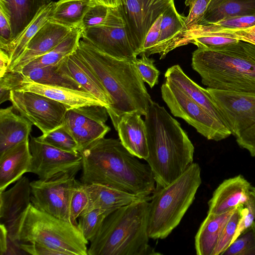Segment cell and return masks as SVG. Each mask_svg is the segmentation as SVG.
Listing matches in <instances>:
<instances>
[{"label": "cell", "instance_id": "cell-33", "mask_svg": "<svg viewBox=\"0 0 255 255\" xmlns=\"http://www.w3.org/2000/svg\"><path fill=\"white\" fill-rule=\"evenodd\" d=\"M58 63L54 65L34 68L21 73L30 80L39 84L86 91L74 79L60 72L58 68Z\"/></svg>", "mask_w": 255, "mask_h": 255}, {"label": "cell", "instance_id": "cell-27", "mask_svg": "<svg viewBox=\"0 0 255 255\" xmlns=\"http://www.w3.org/2000/svg\"><path fill=\"white\" fill-rule=\"evenodd\" d=\"M236 208L218 215L207 214L195 237L197 255H212L226 224Z\"/></svg>", "mask_w": 255, "mask_h": 255}, {"label": "cell", "instance_id": "cell-46", "mask_svg": "<svg viewBox=\"0 0 255 255\" xmlns=\"http://www.w3.org/2000/svg\"><path fill=\"white\" fill-rule=\"evenodd\" d=\"M109 7L94 3L89 8L82 19L81 28L83 29L102 23L105 19Z\"/></svg>", "mask_w": 255, "mask_h": 255}, {"label": "cell", "instance_id": "cell-38", "mask_svg": "<svg viewBox=\"0 0 255 255\" xmlns=\"http://www.w3.org/2000/svg\"><path fill=\"white\" fill-rule=\"evenodd\" d=\"M222 255H255V223L241 234Z\"/></svg>", "mask_w": 255, "mask_h": 255}, {"label": "cell", "instance_id": "cell-32", "mask_svg": "<svg viewBox=\"0 0 255 255\" xmlns=\"http://www.w3.org/2000/svg\"><path fill=\"white\" fill-rule=\"evenodd\" d=\"M82 31V29L80 27L73 28L68 36L57 46L46 54L31 61L20 72L54 65L59 63L76 50L81 38Z\"/></svg>", "mask_w": 255, "mask_h": 255}, {"label": "cell", "instance_id": "cell-22", "mask_svg": "<svg viewBox=\"0 0 255 255\" xmlns=\"http://www.w3.org/2000/svg\"><path fill=\"white\" fill-rule=\"evenodd\" d=\"M141 116L136 112L126 114L116 130L123 145L136 157L145 160L148 155L146 128Z\"/></svg>", "mask_w": 255, "mask_h": 255}, {"label": "cell", "instance_id": "cell-42", "mask_svg": "<svg viewBox=\"0 0 255 255\" xmlns=\"http://www.w3.org/2000/svg\"><path fill=\"white\" fill-rule=\"evenodd\" d=\"M154 60L148 58L145 54L142 53L140 58H136L134 64L144 82L151 88L158 83L159 71L153 64Z\"/></svg>", "mask_w": 255, "mask_h": 255}, {"label": "cell", "instance_id": "cell-26", "mask_svg": "<svg viewBox=\"0 0 255 255\" xmlns=\"http://www.w3.org/2000/svg\"><path fill=\"white\" fill-rule=\"evenodd\" d=\"M164 76L166 80L181 89L213 117L223 123L221 115L207 89L192 80L179 65H174L168 68Z\"/></svg>", "mask_w": 255, "mask_h": 255}, {"label": "cell", "instance_id": "cell-52", "mask_svg": "<svg viewBox=\"0 0 255 255\" xmlns=\"http://www.w3.org/2000/svg\"><path fill=\"white\" fill-rule=\"evenodd\" d=\"M93 3L104 5L108 7L117 8L120 5V0H92Z\"/></svg>", "mask_w": 255, "mask_h": 255}, {"label": "cell", "instance_id": "cell-10", "mask_svg": "<svg viewBox=\"0 0 255 255\" xmlns=\"http://www.w3.org/2000/svg\"><path fill=\"white\" fill-rule=\"evenodd\" d=\"M81 39L114 58L129 61L137 58L118 7H109L107 15L102 23L83 29Z\"/></svg>", "mask_w": 255, "mask_h": 255}, {"label": "cell", "instance_id": "cell-24", "mask_svg": "<svg viewBox=\"0 0 255 255\" xmlns=\"http://www.w3.org/2000/svg\"><path fill=\"white\" fill-rule=\"evenodd\" d=\"M159 38L156 44L145 53L147 56L158 54L164 58L172 50L181 46L179 34L182 29L185 17L177 11L174 2L162 14Z\"/></svg>", "mask_w": 255, "mask_h": 255}, {"label": "cell", "instance_id": "cell-35", "mask_svg": "<svg viewBox=\"0 0 255 255\" xmlns=\"http://www.w3.org/2000/svg\"><path fill=\"white\" fill-rule=\"evenodd\" d=\"M109 215L104 210L95 208L81 214L78 218V227L88 242L95 238L106 217Z\"/></svg>", "mask_w": 255, "mask_h": 255}, {"label": "cell", "instance_id": "cell-6", "mask_svg": "<svg viewBox=\"0 0 255 255\" xmlns=\"http://www.w3.org/2000/svg\"><path fill=\"white\" fill-rule=\"evenodd\" d=\"M202 182L201 168L193 162L168 185L150 196L148 224L150 239L166 238L179 224Z\"/></svg>", "mask_w": 255, "mask_h": 255}, {"label": "cell", "instance_id": "cell-12", "mask_svg": "<svg viewBox=\"0 0 255 255\" xmlns=\"http://www.w3.org/2000/svg\"><path fill=\"white\" fill-rule=\"evenodd\" d=\"M10 101L14 110L44 134L62 126L69 110L59 102L32 92L11 91Z\"/></svg>", "mask_w": 255, "mask_h": 255}, {"label": "cell", "instance_id": "cell-19", "mask_svg": "<svg viewBox=\"0 0 255 255\" xmlns=\"http://www.w3.org/2000/svg\"><path fill=\"white\" fill-rule=\"evenodd\" d=\"M17 90L39 94L64 104L69 109L93 105L105 107L102 102L89 92L39 84L30 80L24 75Z\"/></svg>", "mask_w": 255, "mask_h": 255}, {"label": "cell", "instance_id": "cell-15", "mask_svg": "<svg viewBox=\"0 0 255 255\" xmlns=\"http://www.w3.org/2000/svg\"><path fill=\"white\" fill-rule=\"evenodd\" d=\"M32 159L28 172L41 180H49L65 172L82 169V157L79 152H69L42 142L36 137L29 140Z\"/></svg>", "mask_w": 255, "mask_h": 255}, {"label": "cell", "instance_id": "cell-39", "mask_svg": "<svg viewBox=\"0 0 255 255\" xmlns=\"http://www.w3.org/2000/svg\"><path fill=\"white\" fill-rule=\"evenodd\" d=\"M240 206L236 209L226 224L212 255H222L231 244L241 217Z\"/></svg>", "mask_w": 255, "mask_h": 255}, {"label": "cell", "instance_id": "cell-9", "mask_svg": "<svg viewBox=\"0 0 255 255\" xmlns=\"http://www.w3.org/2000/svg\"><path fill=\"white\" fill-rule=\"evenodd\" d=\"M162 99L173 116L183 119L208 140L220 141L231 134L227 127L171 81L161 87Z\"/></svg>", "mask_w": 255, "mask_h": 255}, {"label": "cell", "instance_id": "cell-21", "mask_svg": "<svg viewBox=\"0 0 255 255\" xmlns=\"http://www.w3.org/2000/svg\"><path fill=\"white\" fill-rule=\"evenodd\" d=\"M31 159L29 139L0 155V192L28 172Z\"/></svg>", "mask_w": 255, "mask_h": 255}, {"label": "cell", "instance_id": "cell-53", "mask_svg": "<svg viewBox=\"0 0 255 255\" xmlns=\"http://www.w3.org/2000/svg\"><path fill=\"white\" fill-rule=\"evenodd\" d=\"M251 194L255 199V187L252 186L251 190Z\"/></svg>", "mask_w": 255, "mask_h": 255}, {"label": "cell", "instance_id": "cell-29", "mask_svg": "<svg viewBox=\"0 0 255 255\" xmlns=\"http://www.w3.org/2000/svg\"><path fill=\"white\" fill-rule=\"evenodd\" d=\"M251 15H255V0H210L200 25L214 23L229 17Z\"/></svg>", "mask_w": 255, "mask_h": 255}, {"label": "cell", "instance_id": "cell-5", "mask_svg": "<svg viewBox=\"0 0 255 255\" xmlns=\"http://www.w3.org/2000/svg\"><path fill=\"white\" fill-rule=\"evenodd\" d=\"M150 197L139 199L107 216L90 242L88 255H153L148 224Z\"/></svg>", "mask_w": 255, "mask_h": 255}, {"label": "cell", "instance_id": "cell-50", "mask_svg": "<svg viewBox=\"0 0 255 255\" xmlns=\"http://www.w3.org/2000/svg\"><path fill=\"white\" fill-rule=\"evenodd\" d=\"M162 14L159 16L152 24L148 31L143 45L141 53L145 54L157 43L160 32Z\"/></svg>", "mask_w": 255, "mask_h": 255}, {"label": "cell", "instance_id": "cell-48", "mask_svg": "<svg viewBox=\"0 0 255 255\" xmlns=\"http://www.w3.org/2000/svg\"><path fill=\"white\" fill-rule=\"evenodd\" d=\"M19 245L12 241L5 226L0 224V255L21 254Z\"/></svg>", "mask_w": 255, "mask_h": 255}, {"label": "cell", "instance_id": "cell-23", "mask_svg": "<svg viewBox=\"0 0 255 255\" xmlns=\"http://www.w3.org/2000/svg\"><path fill=\"white\" fill-rule=\"evenodd\" d=\"M11 105L0 110V155L29 139L32 124L16 114Z\"/></svg>", "mask_w": 255, "mask_h": 255}, {"label": "cell", "instance_id": "cell-28", "mask_svg": "<svg viewBox=\"0 0 255 255\" xmlns=\"http://www.w3.org/2000/svg\"><path fill=\"white\" fill-rule=\"evenodd\" d=\"M51 1L52 0H0V3L6 7L10 14L12 40L25 29L41 9Z\"/></svg>", "mask_w": 255, "mask_h": 255}, {"label": "cell", "instance_id": "cell-25", "mask_svg": "<svg viewBox=\"0 0 255 255\" xmlns=\"http://www.w3.org/2000/svg\"><path fill=\"white\" fill-rule=\"evenodd\" d=\"M84 186L89 202L82 213L99 208L109 215L117 209L141 198L103 185L91 184Z\"/></svg>", "mask_w": 255, "mask_h": 255}, {"label": "cell", "instance_id": "cell-3", "mask_svg": "<svg viewBox=\"0 0 255 255\" xmlns=\"http://www.w3.org/2000/svg\"><path fill=\"white\" fill-rule=\"evenodd\" d=\"M144 122L148 152L145 160L157 188L163 187L193 163L194 147L178 122L158 103L150 104Z\"/></svg>", "mask_w": 255, "mask_h": 255}, {"label": "cell", "instance_id": "cell-11", "mask_svg": "<svg viewBox=\"0 0 255 255\" xmlns=\"http://www.w3.org/2000/svg\"><path fill=\"white\" fill-rule=\"evenodd\" d=\"M77 173L65 172L49 180L30 182L31 203L38 209L72 223L70 202L79 182L75 179Z\"/></svg>", "mask_w": 255, "mask_h": 255}, {"label": "cell", "instance_id": "cell-4", "mask_svg": "<svg viewBox=\"0 0 255 255\" xmlns=\"http://www.w3.org/2000/svg\"><path fill=\"white\" fill-rule=\"evenodd\" d=\"M191 66L213 89L255 94V45L239 40L213 49L197 48Z\"/></svg>", "mask_w": 255, "mask_h": 255}, {"label": "cell", "instance_id": "cell-1", "mask_svg": "<svg viewBox=\"0 0 255 255\" xmlns=\"http://www.w3.org/2000/svg\"><path fill=\"white\" fill-rule=\"evenodd\" d=\"M80 153L84 184L103 185L141 198L150 197L156 190L149 165L140 162L120 139L102 137Z\"/></svg>", "mask_w": 255, "mask_h": 255}, {"label": "cell", "instance_id": "cell-49", "mask_svg": "<svg viewBox=\"0 0 255 255\" xmlns=\"http://www.w3.org/2000/svg\"><path fill=\"white\" fill-rule=\"evenodd\" d=\"M20 249L26 254L33 255H61L62 252L47 245L37 243H20Z\"/></svg>", "mask_w": 255, "mask_h": 255}, {"label": "cell", "instance_id": "cell-44", "mask_svg": "<svg viewBox=\"0 0 255 255\" xmlns=\"http://www.w3.org/2000/svg\"><path fill=\"white\" fill-rule=\"evenodd\" d=\"M240 213L241 217L231 244L255 223V199L252 194L249 199L241 205Z\"/></svg>", "mask_w": 255, "mask_h": 255}, {"label": "cell", "instance_id": "cell-7", "mask_svg": "<svg viewBox=\"0 0 255 255\" xmlns=\"http://www.w3.org/2000/svg\"><path fill=\"white\" fill-rule=\"evenodd\" d=\"M14 243L43 244L68 255H88L78 226L42 211L31 203L8 232Z\"/></svg>", "mask_w": 255, "mask_h": 255}, {"label": "cell", "instance_id": "cell-2", "mask_svg": "<svg viewBox=\"0 0 255 255\" xmlns=\"http://www.w3.org/2000/svg\"><path fill=\"white\" fill-rule=\"evenodd\" d=\"M75 52L100 80L111 100L107 111L116 130L127 114H147L152 102L134 61L120 60L80 39Z\"/></svg>", "mask_w": 255, "mask_h": 255}, {"label": "cell", "instance_id": "cell-16", "mask_svg": "<svg viewBox=\"0 0 255 255\" xmlns=\"http://www.w3.org/2000/svg\"><path fill=\"white\" fill-rule=\"evenodd\" d=\"M72 29L48 20L29 41L22 54L8 70L20 72L31 61L57 46Z\"/></svg>", "mask_w": 255, "mask_h": 255}, {"label": "cell", "instance_id": "cell-30", "mask_svg": "<svg viewBox=\"0 0 255 255\" xmlns=\"http://www.w3.org/2000/svg\"><path fill=\"white\" fill-rule=\"evenodd\" d=\"M55 2L51 1L38 12L25 29L7 46L4 50L9 56L10 66L20 56L28 43L46 22L49 20Z\"/></svg>", "mask_w": 255, "mask_h": 255}, {"label": "cell", "instance_id": "cell-45", "mask_svg": "<svg viewBox=\"0 0 255 255\" xmlns=\"http://www.w3.org/2000/svg\"><path fill=\"white\" fill-rule=\"evenodd\" d=\"M238 40L216 35L193 34L189 37V43L198 48L211 49L237 42Z\"/></svg>", "mask_w": 255, "mask_h": 255}, {"label": "cell", "instance_id": "cell-31", "mask_svg": "<svg viewBox=\"0 0 255 255\" xmlns=\"http://www.w3.org/2000/svg\"><path fill=\"white\" fill-rule=\"evenodd\" d=\"M93 3L92 0H59L54 3L49 20L71 28L81 27L83 17Z\"/></svg>", "mask_w": 255, "mask_h": 255}, {"label": "cell", "instance_id": "cell-36", "mask_svg": "<svg viewBox=\"0 0 255 255\" xmlns=\"http://www.w3.org/2000/svg\"><path fill=\"white\" fill-rule=\"evenodd\" d=\"M39 141L69 152H79L78 144L72 135L63 128L59 127L37 137Z\"/></svg>", "mask_w": 255, "mask_h": 255}, {"label": "cell", "instance_id": "cell-34", "mask_svg": "<svg viewBox=\"0 0 255 255\" xmlns=\"http://www.w3.org/2000/svg\"><path fill=\"white\" fill-rule=\"evenodd\" d=\"M210 1V0H185V4L189 6L190 9L178 36L181 46L189 43L188 35L193 28L200 24Z\"/></svg>", "mask_w": 255, "mask_h": 255}, {"label": "cell", "instance_id": "cell-18", "mask_svg": "<svg viewBox=\"0 0 255 255\" xmlns=\"http://www.w3.org/2000/svg\"><path fill=\"white\" fill-rule=\"evenodd\" d=\"M30 182L22 176L6 191L0 192V223L8 233L31 203Z\"/></svg>", "mask_w": 255, "mask_h": 255}, {"label": "cell", "instance_id": "cell-40", "mask_svg": "<svg viewBox=\"0 0 255 255\" xmlns=\"http://www.w3.org/2000/svg\"><path fill=\"white\" fill-rule=\"evenodd\" d=\"M193 34L220 36L247 42L255 45V25L245 28L226 29L214 32L191 31L188 35V40L189 36Z\"/></svg>", "mask_w": 255, "mask_h": 255}, {"label": "cell", "instance_id": "cell-8", "mask_svg": "<svg viewBox=\"0 0 255 255\" xmlns=\"http://www.w3.org/2000/svg\"><path fill=\"white\" fill-rule=\"evenodd\" d=\"M206 89L238 144L255 157V94Z\"/></svg>", "mask_w": 255, "mask_h": 255}, {"label": "cell", "instance_id": "cell-17", "mask_svg": "<svg viewBox=\"0 0 255 255\" xmlns=\"http://www.w3.org/2000/svg\"><path fill=\"white\" fill-rule=\"evenodd\" d=\"M252 185L242 175L224 180L208 202V214L218 215L244 205L251 196Z\"/></svg>", "mask_w": 255, "mask_h": 255}, {"label": "cell", "instance_id": "cell-43", "mask_svg": "<svg viewBox=\"0 0 255 255\" xmlns=\"http://www.w3.org/2000/svg\"><path fill=\"white\" fill-rule=\"evenodd\" d=\"M23 78L21 72L12 70H8L0 77V104L10 101V92L18 90Z\"/></svg>", "mask_w": 255, "mask_h": 255}, {"label": "cell", "instance_id": "cell-20", "mask_svg": "<svg viewBox=\"0 0 255 255\" xmlns=\"http://www.w3.org/2000/svg\"><path fill=\"white\" fill-rule=\"evenodd\" d=\"M58 68L64 75L76 81L87 92L93 95L106 108H109L112 102L104 86L95 74L84 64L75 51L58 63Z\"/></svg>", "mask_w": 255, "mask_h": 255}, {"label": "cell", "instance_id": "cell-37", "mask_svg": "<svg viewBox=\"0 0 255 255\" xmlns=\"http://www.w3.org/2000/svg\"><path fill=\"white\" fill-rule=\"evenodd\" d=\"M254 25L255 15L238 16L226 18L214 23L200 25L191 31L214 32L226 29L245 28Z\"/></svg>", "mask_w": 255, "mask_h": 255}, {"label": "cell", "instance_id": "cell-41", "mask_svg": "<svg viewBox=\"0 0 255 255\" xmlns=\"http://www.w3.org/2000/svg\"><path fill=\"white\" fill-rule=\"evenodd\" d=\"M88 202L89 197L84 184L79 181L70 202V220L73 224L78 226L77 220L86 208Z\"/></svg>", "mask_w": 255, "mask_h": 255}, {"label": "cell", "instance_id": "cell-51", "mask_svg": "<svg viewBox=\"0 0 255 255\" xmlns=\"http://www.w3.org/2000/svg\"><path fill=\"white\" fill-rule=\"evenodd\" d=\"M9 65V54L0 49V77L2 76L8 70Z\"/></svg>", "mask_w": 255, "mask_h": 255}, {"label": "cell", "instance_id": "cell-13", "mask_svg": "<svg viewBox=\"0 0 255 255\" xmlns=\"http://www.w3.org/2000/svg\"><path fill=\"white\" fill-rule=\"evenodd\" d=\"M174 0H120L118 7L137 55L141 53L149 29Z\"/></svg>", "mask_w": 255, "mask_h": 255}, {"label": "cell", "instance_id": "cell-14", "mask_svg": "<svg viewBox=\"0 0 255 255\" xmlns=\"http://www.w3.org/2000/svg\"><path fill=\"white\" fill-rule=\"evenodd\" d=\"M108 113L100 105H86L67 110L62 126L76 141L81 152L111 130L106 124Z\"/></svg>", "mask_w": 255, "mask_h": 255}, {"label": "cell", "instance_id": "cell-47", "mask_svg": "<svg viewBox=\"0 0 255 255\" xmlns=\"http://www.w3.org/2000/svg\"><path fill=\"white\" fill-rule=\"evenodd\" d=\"M11 40L10 14L6 7L0 3V49L4 50Z\"/></svg>", "mask_w": 255, "mask_h": 255}]
</instances>
